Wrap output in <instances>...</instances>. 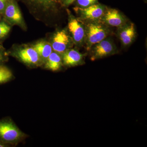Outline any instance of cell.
I'll return each mask as SVG.
<instances>
[{
	"label": "cell",
	"instance_id": "6da1fadb",
	"mask_svg": "<svg viewBox=\"0 0 147 147\" xmlns=\"http://www.w3.org/2000/svg\"><path fill=\"white\" fill-rule=\"evenodd\" d=\"M28 135L8 117L0 119V141L11 146L24 142Z\"/></svg>",
	"mask_w": 147,
	"mask_h": 147
},
{
	"label": "cell",
	"instance_id": "7a4b0ae2",
	"mask_svg": "<svg viewBox=\"0 0 147 147\" xmlns=\"http://www.w3.org/2000/svg\"><path fill=\"white\" fill-rule=\"evenodd\" d=\"M85 44L88 50L107 38L110 32L108 26L100 21H88L85 26Z\"/></svg>",
	"mask_w": 147,
	"mask_h": 147
},
{
	"label": "cell",
	"instance_id": "3957f363",
	"mask_svg": "<svg viewBox=\"0 0 147 147\" xmlns=\"http://www.w3.org/2000/svg\"><path fill=\"white\" fill-rule=\"evenodd\" d=\"M90 50H91V60L92 61L114 55L117 51V47L113 40L107 37L93 45Z\"/></svg>",
	"mask_w": 147,
	"mask_h": 147
},
{
	"label": "cell",
	"instance_id": "277c9868",
	"mask_svg": "<svg viewBox=\"0 0 147 147\" xmlns=\"http://www.w3.org/2000/svg\"><path fill=\"white\" fill-rule=\"evenodd\" d=\"M13 56L30 67H37L43 64L39 55L33 47L19 49L13 53Z\"/></svg>",
	"mask_w": 147,
	"mask_h": 147
},
{
	"label": "cell",
	"instance_id": "5b68a950",
	"mask_svg": "<svg viewBox=\"0 0 147 147\" xmlns=\"http://www.w3.org/2000/svg\"><path fill=\"white\" fill-rule=\"evenodd\" d=\"M68 28L73 41L76 45L82 46L85 44V26L71 14L69 16Z\"/></svg>",
	"mask_w": 147,
	"mask_h": 147
},
{
	"label": "cell",
	"instance_id": "8992f818",
	"mask_svg": "<svg viewBox=\"0 0 147 147\" xmlns=\"http://www.w3.org/2000/svg\"><path fill=\"white\" fill-rule=\"evenodd\" d=\"M105 10L104 6L96 3L85 8L79 7L77 10L82 20L87 22L100 21Z\"/></svg>",
	"mask_w": 147,
	"mask_h": 147
},
{
	"label": "cell",
	"instance_id": "52a82bcc",
	"mask_svg": "<svg viewBox=\"0 0 147 147\" xmlns=\"http://www.w3.org/2000/svg\"><path fill=\"white\" fill-rule=\"evenodd\" d=\"M6 21L11 24L24 27V22L20 9L14 0H9L3 13Z\"/></svg>",
	"mask_w": 147,
	"mask_h": 147
},
{
	"label": "cell",
	"instance_id": "ba28073f",
	"mask_svg": "<svg viewBox=\"0 0 147 147\" xmlns=\"http://www.w3.org/2000/svg\"><path fill=\"white\" fill-rule=\"evenodd\" d=\"M71 43L70 37L65 31L62 30L57 32L54 35L52 47L55 52L62 55L68 50Z\"/></svg>",
	"mask_w": 147,
	"mask_h": 147
},
{
	"label": "cell",
	"instance_id": "9c48e42d",
	"mask_svg": "<svg viewBox=\"0 0 147 147\" xmlns=\"http://www.w3.org/2000/svg\"><path fill=\"white\" fill-rule=\"evenodd\" d=\"M118 28L117 34L122 44L124 46L131 45L136 37V29L134 24L127 22Z\"/></svg>",
	"mask_w": 147,
	"mask_h": 147
},
{
	"label": "cell",
	"instance_id": "30bf717a",
	"mask_svg": "<svg viewBox=\"0 0 147 147\" xmlns=\"http://www.w3.org/2000/svg\"><path fill=\"white\" fill-rule=\"evenodd\" d=\"M100 21L107 26L117 28L127 22L125 16L118 10L114 9H106Z\"/></svg>",
	"mask_w": 147,
	"mask_h": 147
},
{
	"label": "cell",
	"instance_id": "8fae6325",
	"mask_svg": "<svg viewBox=\"0 0 147 147\" xmlns=\"http://www.w3.org/2000/svg\"><path fill=\"white\" fill-rule=\"evenodd\" d=\"M61 57L63 65L65 66L71 67L84 63V55L74 49L67 50Z\"/></svg>",
	"mask_w": 147,
	"mask_h": 147
},
{
	"label": "cell",
	"instance_id": "7c38bea8",
	"mask_svg": "<svg viewBox=\"0 0 147 147\" xmlns=\"http://www.w3.org/2000/svg\"><path fill=\"white\" fill-rule=\"evenodd\" d=\"M44 68L53 71L60 70L63 65L62 57L56 52H52L44 63Z\"/></svg>",
	"mask_w": 147,
	"mask_h": 147
},
{
	"label": "cell",
	"instance_id": "4fadbf2b",
	"mask_svg": "<svg viewBox=\"0 0 147 147\" xmlns=\"http://www.w3.org/2000/svg\"><path fill=\"white\" fill-rule=\"evenodd\" d=\"M33 48L39 55L42 64L45 62L53 50L52 45L49 42L43 41L37 42L33 45Z\"/></svg>",
	"mask_w": 147,
	"mask_h": 147
},
{
	"label": "cell",
	"instance_id": "5bb4252c",
	"mask_svg": "<svg viewBox=\"0 0 147 147\" xmlns=\"http://www.w3.org/2000/svg\"><path fill=\"white\" fill-rule=\"evenodd\" d=\"M11 70L6 66L0 65V85L6 84L14 79Z\"/></svg>",
	"mask_w": 147,
	"mask_h": 147
},
{
	"label": "cell",
	"instance_id": "9a60e30c",
	"mask_svg": "<svg viewBox=\"0 0 147 147\" xmlns=\"http://www.w3.org/2000/svg\"><path fill=\"white\" fill-rule=\"evenodd\" d=\"M10 26L5 21H0V40L7 36L10 32Z\"/></svg>",
	"mask_w": 147,
	"mask_h": 147
},
{
	"label": "cell",
	"instance_id": "2e32d148",
	"mask_svg": "<svg viewBox=\"0 0 147 147\" xmlns=\"http://www.w3.org/2000/svg\"><path fill=\"white\" fill-rule=\"evenodd\" d=\"M76 1L80 8H85L96 3L97 0H76Z\"/></svg>",
	"mask_w": 147,
	"mask_h": 147
},
{
	"label": "cell",
	"instance_id": "e0dca14e",
	"mask_svg": "<svg viewBox=\"0 0 147 147\" xmlns=\"http://www.w3.org/2000/svg\"><path fill=\"white\" fill-rule=\"evenodd\" d=\"M31 1L37 4L48 7L53 5L56 0H31Z\"/></svg>",
	"mask_w": 147,
	"mask_h": 147
},
{
	"label": "cell",
	"instance_id": "ac0fdd59",
	"mask_svg": "<svg viewBox=\"0 0 147 147\" xmlns=\"http://www.w3.org/2000/svg\"><path fill=\"white\" fill-rule=\"evenodd\" d=\"M7 58L2 47H0V65H3L7 61Z\"/></svg>",
	"mask_w": 147,
	"mask_h": 147
},
{
	"label": "cell",
	"instance_id": "d6986e66",
	"mask_svg": "<svg viewBox=\"0 0 147 147\" xmlns=\"http://www.w3.org/2000/svg\"><path fill=\"white\" fill-rule=\"evenodd\" d=\"M9 0H0V14H2Z\"/></svg>",
	"mask_w": 147,
	"mask_h": 147
},
{
	"label": "cell",
	"instance_id": "ffe728a7",
	"mask_svg": "<svg viewBox=\"0 0 147 147\" xmlns=\"http://www.w3.org/2000/svg\"><path fill=\"white\" fill-rule=\"evenodd\" d=\"M76 0H63V4L64 5L67 6L70 5Z\"/></svg>",
	"mask_w": 147,
	"mask_h": 147
},
{
	"label": "cell",
	"instance_id": "44dd1931",
	"mask_svg": "<svg viewBox=\"0 0 147 147\" xmlns=\"http://www.w3.org/2000/svg\"><path fill=\"white\" fill-rule=\"evenodd\" d=\"M10 147L9 145L5 143L2 142L1 141H0V147Z\"/></svg>",
	"mask_w": 147,
	"mask_h": 147
},
{
	"label": "cell",
	"instance_id": "7402d4cb",
	"mask_svg": "<svg viewBox=\"0 0 147 147\" xmlns=\"http://www.w3.org/2000/svg\"><path fill=\"white\" fill-rule=\"evenodd\" d=\"M1 14H0V17H1Z\"/></svg>",
	"mask_w": 147,
	"mask_h": 147
}]
</instances>
